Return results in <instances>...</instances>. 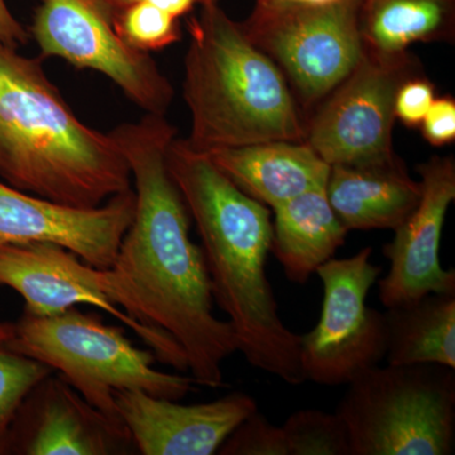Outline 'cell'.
<instances>
[{"label":"cell","mask_w":455,"mask_h":455,"mask_svg":"<svg viewBox=\"0 0 455 455\" xmlns=\"http://www.w3.org/2000/svg\"><path fill=\"white\" fill-rule=\"evenodd\" d=\"M383 317L387 364L455 368V293H427L388 307Z\"/></svg>","instance_id":"obj_19"},{"label":"cell","mask_w":455,"mask_h":455,"mask_svg":"<svg viewBox=\"0 0 455 455\" xmlns=\"http://www.w3.org/2000/svg\"><path fill=\"white\" fill-rule=\"evenodd\" d=\"M116 27L125 44L142 52L164 50L181 40L179 18L148 3L119 5Z\"/></svg>","instance_id":"obj_23"},{"label":"cell","mask_w":455,"mask_h":455,"mask_svg":"<svg viewBox=\"0 0 455 455\" xmlns=\"http://www.w3.org/2000/svg\"><path fill=\"white\" fill-rule=\"evenodd\" d=\"M218 454L289 455V451L283 427L269 423L257 410L228 436Z\"/></svg>","instance_id":"obj_24"},{"label":"cell","mask_w":455,"mask_h":455,"mask_svg":"<svg viewBox=\"0 0 455 455\" xmlns=\"http://www.w3.org/2000/svg\"><path fill=\"white\" fill-rule=\"evenodd\" d=\"M0 176L12 188L76 208L132 188L112 133L77 118L40 60L0 42Z\"/></svg>","instance_id":"obj_3"},{"label":"cell","mask_w":455,"mask_h":455,"mask_svg":"<svg viewBox=\"0 0 455 455\" xmlns=\"http://www.w3.org/2000/svg\"><path fill=\"white\" fill-rule=\"evenodd\" d=\"M0 286L20 293L25 299V313L31 315H56L77 305L99 307L139 335L157 361L188 371L187 357L172 338L140 324L110 301L106 269L92 267L60 245H2Z\"/></svg>","instance_id":"obj_11"},{"label":"cell","mask_w":455,"mask_h":455,"mask_svg":"<svg viewBox=\"0 0 455 455\" xmlns=\"http://www.w3.org/2000/svg\"><path fill=\"white\" fill-rule=\"evenodd\" d=\"M9 344L62 377L114 423L123 424L114 400L116 391L140 390L173 401L196 391L191 376L156 370L155 353L133 346L122 328L75 307L49 316L23 311L13 323Z\"/></svg>","instance_id":"obj_5"},{"label":"cell","mask_w":455,"mask_h":455,"mask_svg":"<svg viewBox=\"0 0 455 455\" xmlns=\"http://www.w3.org/2000/svg\"><path fill=\"white\" fill-rule=\"evenodd\" d=\"M133 447L125 425L99 412L59 374L27 395L9 431L7 454L112 455Z\"/></svg>","instance_id":"obj_14"},{"label":"cell","mask_w":455,"mask_h":455,"mask_svg":"<svg viewBox=\"0 0 455 455\" xmlns=\"http://www.w3.org/2000/svg\"><path fill=\"white\" fill-rule=\"evenodd\" d=\"M359 29L366 50L396 55L415 44L454 42L455 0H362Z\"/></svg>","instance_id":"obj_20"},{"label":"cell","mask_w":455,"mask_h":455,"mask_svg":"<svg viewBox=\"0 0 455 455\" xmlns=\"http://www.w3.org/2000/svg\"><path fill=\"white\" fill-rule=\"evenodd\" d=\"M362 0L325 7L251 12L241 23L248 40L283 71L296 100L314 106L350 74L363 53Z\"/></svg>","instance_id":"obj_8"},{"label":"cell","mask_w":455,"mask_h":455,"mask_svg":"<svg viewBox=\"0 0 455 455\" xmlns=\"http://www.w3.org/2000/svg\"><path fill=\"white\" fill-rule=\"evenodd\" d=\"M421 133L431 146L455 142V99L451 95L435 98L420 124Z\"/></svg>","instance_id":"obj_26"},{"label":"cell","mask_w":455,"mask_h":455,"mask_svg":"<svg viewBox=\"0 0 455 455\" xmlns=\"http://www.w3.org/2000/svg\"><path fill=\"white\" fill-rule=\"evenodd\" d=\"M116 409L143 455H212L242 421L259 410L256 400L232 392L212 403L181 405L140 390L114 392Z\"/></svg>","instance_id":"obj_15"},{"label":"cell","mask_w":455,"mask_h":455,"mask_svg":"<svg viewBox=\"0 0 455 455\" xmlns=\"http://www.w3.org/2000/svg\"><path fill=\"white\" fill-rule=\"evenodd\" d=\"M325 191L348 232L395 230L418 205L421 184L396 155L382 163L331 166Z\"/></svg>","instance_id":"obj_17"},{"label":"cell","mask_w":455,"mask_h":455,"mask_svg":"<svg viewBox=\"0 0 455 455\" xmlns=\"http://www.w3.org/2000/svg\"><path fill=\"white\" fill-rule=\"evenodd\" d=\"M245 196L274 211L325 188L331 166L305 140H269L205 154Z\"/></svg>","instance_id":"obj_16"},{"label":"cell","mask_w":455,"mask_h":455,"mask_svg":"<svg viewBox=\"0 0 455 455\" xmlns=\"http://www.w3.org/2000/svg\"><path fill=\"white\" fill-rule=\"evenodd\" d=\"M420 71L409 51L381 55L363 47L355 68L305 124V142L329 166L391 160L395 98L401 84Z\"/></svg>","instance_id":"obj_9"},{"label":"cell","mask_w":455,"mask_h":455,"mask_svg":"<svg viewBox=\"0 0 455 455\" xmlns=\"http://www.w3.org/2000/svg\"><path fill=\"white\" fill-rule=\"evenodd\" d=\"M29 33L8 8L5 0H0V42L17 49L28 44Z\"/></svg>","instance_id":"obj_27"},{"label":"cell","mask_w":455,"mask_h":455,"mask_svg":"<svg viewBox=\"0 0 455 455\" xmlns=\"http://www.w3.org/2000/svg\"><path fill=\"white\" fill-rule=\"evenodd\" d=\"M220 0H200V5L220 4Z\"/></svg>","instance_id":"obj_30"},{"label":"cell","mask_w":455,"mask_h":455,"mask_svg":"<svg viewBox=\"0 0 455 455\" xmlns=\"http://www.w3.org/2000/svg\"><path fill=\"white\" fill-rule=\"evenodd\" d=\"M416 171L420 175V200L394 230L390 243L383 245L390 268L376 283L386 309L427 293H455V269H445L440 263L443 228L455 200V160L453 156H434Z\"/></svg>","instance_id":"obj_13"},{"label":"cell","mask_w":455,"mask_h":455,"mask_svg":"<svg viewBox=\"0 0 455 455\" xmlns=\"http://www.w3.org/2000/svg\"><path fill=\"white\" fill-rule=\"evenodd\" d=\"M182 94L191 116L185 145L199 154L305 140L299 103L280 68L220 4L188 20Z\"/></svg>","instance_id":"obj_4"},{"label":"cell","mask_w":455,"mask_h":455,"mask_svg":"<svg viewBox=\"0 0 455 455\" xmlns=\"http://www.w3.org/2000/svg\"><path fill=\"white\" fill-rule=\"evenodd\" d=\"M325 188L307 191L274 209L271 252L293 283H307L346 243L348 230L329 204Z\"/></svg>","instance_id":"obj_18"},{"label":"cell","mask_w":455,"mask_h":455,"mask_svg":"<svg viewBox=\"0 0 455 455\" xmlns=\"http://www.w3.org/2000/svg\"><path fill=\"white\" fill-rule=\"evenodd\" d=\"M347 0H256L254 11H276L283 8L325 7L340 4Z\"/></svg>","instance_id":"obj_29"},{"label":"cell","mask_w":455,"mask_h":455,"mask_svg":"<svg viewBox=\"0 0 455 455\" xmlns=\"http://www.w3.org/2000/svg\"><path fill=\"white\" fill-rule=\"evenodd\" d=\"M283 429L289 455H350L348 434L335 412L299 410Z\"/></svg>","instance_id":"obj_22"},{"label":"cell","mask_w":455,"mask_h":455,"mask_svg":"<svg viewBox=\"0 0 455 455\" xmlns=\"http://www.w3.org/2000/svg\"><path fill=\"white\" fill-rule=\"evenodd\" d=\"M118 9V0H42L29 33L42 56L106 75L147 114L166 116L172 85L149 53L122 40Z\"/></svg>","instance_id":"obj_7"},{"label":"cell","mask_w":455,"mask_h":455,"mask_svg":"<svg viewBox=\"0 0 455 455\" xmlns=\"http://www.w3.org/2000/svg\"><path fill=\"white\" fill-rule=\"evenodd\" d=\"M136 212L133 188L95 208H76L0 182V247L51 243L95 268H109Z\"/></svg>","instance_id":"obj_12"},{"label":"cell","mask_w":455,"mask_h":455,"mask_svg":"<svg viewBox=\"0 0 455 455\" xmlns=\"http://www.w3.org/2000/svg\"><path fill=\"white\" fill-rule=\"evenodd\" d=\"M435 98V88L424 75L410 77L401 84L395 98L396 119L406 127H420Z\"/></svg>","instance_id":"obj_25"},{"label":"cell","mask_w":455,"mask_h":455,"mask_svg":"<svg viewBox=\"0 0 455 455\" xmlns=\"http://www.w3.org/2000/svg\"><path fill=\"white\" fill-rule=\"evenodd\" d=\"M13 323H0V455L7 454L9 431L32 388L53 372L12 348Z\"/></svg>","instance_id":"obj_21"},{"label":"cell","mask_w":455,"mask_h":455,"mask_svg":"<svg viewBox=\"0 0 455 455\" xmlns=\"http://www.w3.org/2000/svg\"><path fill=\"white\" fill-rule=\"evenodd\" d=\"M118 3L119 5L131 4V3H148L171 16L180 18L190 13L196 4H200V0H118Z\"/></svg>","instance_id":"obj_28"},{"label":"cell","mask_w":455,"mask_h":455,"mask_svg":"<svg viewBox=\"0 0 455 455\" xmlns=\"http://www.w3.org/2000/svg\"><path fill=\"white\" fill-rule=\"evenodd\" d=\"M110 133L130 164L136 212L106 268L108 296L140 324L172 338L196 385L224 387L223 364L238 344L229 322L212 313L202 247L191 241L190 212L167 166L178 131L166 116L146 113Z\"/></svg>","instance_id":"obj_1"},{"label":"cell","mask_w":455,"mask_h":455,"mask_svg":"<svg viewBox=\"0 0 455 455\" xmlns=\"http://www.w3.org/2000/svg\"><path fill=\"white\" fill-rule=\"evenodd\" d=\"M167 166L196 221L211 280L212 299L228 316L238 352L256 370L287 385L307 379L300 361L301 335L281 319L266 262L271 252V212L245 196L208 155L175 140Z\"/></svg>","instance_id":"obj_2"},{"label":"cell","mask_w":455,"mask_h":455,"mask_svg":"<svg viewBox=\"0 0 455 455\" xmlns=\"http://www.w3.org/2000/svg\"><path fill=\"white\" fill-rule=\"evenodd\" d=\"M373 248L331 259L317 268L323 283L322 314L315 328L301 335L300 361L307 381L348 385L385 359V317L368 307L367 296L382 274L373 265Z\"/></svg>","instance_id":"obj_10"},{"label":"cell","mask_w":455,"mask_h":455,"mask_svg":"<svg viewBox=\"0 0 455 455\" xmlns=\"http://www.w3.org/2000/svg\"><path fill=\"white\" fill-rule=\"evenodd\" d=\"M347 386L335 414L350 455L454 454L455 368L374 366Z\"/></svg>","instance_id":"obj_6"}]
</instances>
